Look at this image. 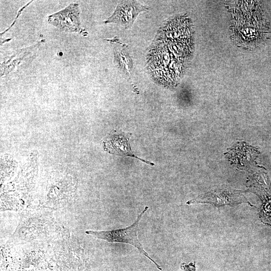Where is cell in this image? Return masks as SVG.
<instances>
[{
	"label": "cell",
	"mask_w": 271,
	"mask_h": 271,
	"mask_svg": "<svg viewBox=\"0 0 271 271\" xmlns=\"http://www.w3.org/2000/svg\"><path fill=\"white\" fill-rule=\"evenodd\" d=\"M192 49L188 19L179 17L162 27L149 54V65L154 77L168 86L180 79Z\"/></svg>",
	"instance_id": "cell-1"
},
{
	"label": "cell",
	"mask_w": 271,
	"mask_h": 271,
	"mask_svg": "<svg viewBox=\"0 0 271 271\" xmlns=\"http://www.w3.org/2000/svg\"><path fill=\"white\" fill-rule=\"evenodd\" d=\"M106 150L112 154L118 155L122 156H129L136 158L147 164L151 165L154 164L150 162L142 160L135 156L130 149L127 138L123 136H114L108 140L104 145Z\"/></svg>",
	"instance_id": "cell-6"
},
{
	"label": "cell",
	"mask_w": 271,
	"mask_h": 271,
	"mask_svg": "<svg viewBox=\"0 0 271 271\" xmlns=\"http://www.w3.org/2000/svg\"><path fill=\"white\" fill-rule=\"evenodd\" d=\"M149 207L145 206L144 209L139 215L136 220L130 225L121 229L110 230H87L85 233L93 237L109 242H120L129 244L137 248L139 252L152 261L158 269L162 270L160 266L144 250L142 244L138 237L139 224L141 219L148 210Z\"/></svg>",
	"instance_id": "cell-2"
},
{
	"label": "cell",
	"mask_w": 271,
	"mask_h": 271,
	"mask_svg": "<svg viewBox=\"0 0 271 271\" xmlns=\"http://www.w3.org/2000/svg\"><path fill=\"white\" fill-rule=\"evenodd\" d=\"M131 2H127L119 4L113 15L105 23H118L125 26L130 25L138 13L144 10V7H141L142 6H140L139 4Z\"/></svg>",
	"instance_id": "cell-5"
},
{
	"label": "cell",
	"mask_w": 271,
	"mask_h": 271,
	"mask_svg": "<svg viewBox=\"0 0 271 271\" xmlns=\"http://www.w3.org/2000/svg\"><path fill=\"white\" fill-rule=\"evenodd\" d=\"M242 202L249 203V202L237 191L228 189H216L204 196L189 200L187 204L209 203L216 206L225 205H233Z\"/></svg>",
	"instance_id": "cell-4"
},
{
	"label": "cell",
	"mask_w": 271,
	"mask_h": 271,
	"mask_svg": "<svg viewBox=\"0 0 271 271\" xmlns=\"http://www.w3.org/2000/svg\"><path fill=\"white\" fill-rule=\"evenodd\" d=\"M181 268L183 271H196L195 263L190 262L188 264L185 263H182L181 264Z\"/></svg>",
	"instance_id": "cell-7"
},
{
	"label": "cell",
	"mask_w": 271,
	"mask_h": 271,
	"mask_svg": "<svg viewBox=\"0 0 271 271\" xmlns=\"http://www.w3.org/2000/svg\"><path fill=\"white\" fill-rule=\"evenodd\" d=\"M79 15L78 3H72L64 9L49 16L48 22L62 31L86 35V31L81 27Z\"/></svg>",
	"instance_id": "cell-3"
}]
</instances>
